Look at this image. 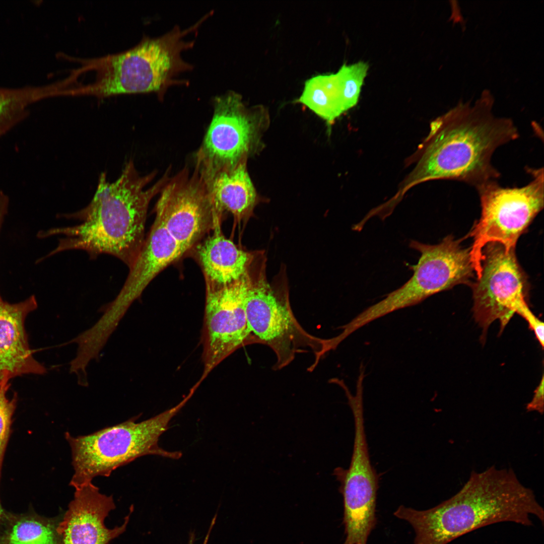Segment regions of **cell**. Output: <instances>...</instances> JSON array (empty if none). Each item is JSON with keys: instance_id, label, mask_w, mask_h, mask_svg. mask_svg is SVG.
<instances>
[{"instance_id": "7c38bea8", "label": "cell", "mask_w": 544, "mask_h": 544, "mask_svg": "<svg viewBox=\"0 0 544 544\" xmlns=\"http://www.w3.org/2000/svg\"><path fill=\"white\" fill-rule=\"evenodd\" d=\"M249 274L229 285L206 283L204 370L201 382L218 365L239 348L256 343L245 311Z\"/></svg>"}, {"instance_id": "3957f363", "label": "cell", "mask_w": 544, "mask_h": 544, "mask_svg": "<svg viewBox=\"0 0 544 544\" xmlns=\"http://www.w3.org/2000/svg\"><path fill=\"white\" fill-rule=\"evenodd\" d=\"M394 515L414 528V544H448L482 527L500 522L531 526V517L544 522V510L534 492L511 468L491 466L472 471L462 488L434 507L417 510L400 505Z\"/></svg>"}, {"instance_id": "8992f818", "label": "cell", "mask_w": 544, "mask_h": 544, "mask_svg": "<svg viewBox=\"0 0 544 544\" xmlns=\"http://www.w3.org/2000/svg\"><path fill=\"white\" fill-rule=\"evenodd\" d=\"M461 242L451 235L435 245L412 240L409 247L421 254L417 264L411 266L414 272L412 276L400 287L354 318L355 325L361 328L390 313L419 304L456 285L471 286L475 273L470 249L463 248Z\"/></svg>"}, {"instance_id": "44dd1931", "label": "cell", "mask_w": 544, "mask_h": 544, "mask_svg": "<svg viewBox=\"0 0 544 544\" xmlns=\"http://www.w3.org/2000/svg\"><path fill=\"white\" fill-rule=\"evenodd\" d=\"M41 98V88H0V136L25 116L29 104Z\"/></svg>"}, {"instance_id": "ba28073f", "label": "cell", "mask_w": 544, "mask_h": 544, "mask_svg": "<svg viewBox=\"0 0 544 544\" xmlns=\"http://www.w3.org/2000/svg\"><path fill=\"white\" fill-rule=\"evenodd\" d=\"M262 274L254 279L249 276L245 298L248 326L255 343L268 346L275 353V370L288 366L298 354L313 353L315 360L308 369L312 371L326 354V338L311 334L302 327L287 296L276 293Z\"/></svg>"}, {"instance_id": "4fadbf2b", "label": "cell", "mask_w": 544, "mask_h": 544, "mask_svg": "<svg viewBox=\"0 0 544 544\" xmlns=\"http://www.w3.org/2000/svg\"><path fill=\"white\" fill-rule=\"evenodd\" d=\"M355 424L353 451L348 469L338 467L333 474L341 484L344 500L345 527L352 531L368 530L376 524L378 476L372 466L366 438L364 411L353 412Z\"/></svg>"}, {"instance_id": "8fae6325", "label": "cell", "mask_w": 544, "mask_h": 544, "mask_svg": "<svg viewBox=\"0 0 544 544\" xmlns=\"http://www.w3.org/2000/svg\"><path fill=\"white\" fill-rule=\"evenodd\" d=\"M155 206L156 216L185 253L216 221L221 219L206 184L195 168L190 174L185 167L162 189Z\"/></svg>"}, {"instance_id": "d4e9b609", "label": "cell", "mask_w": 544, "mask_h": 544, "mask_svg": "<svg viewBox=\"0 0 544 544\" xmlns=\"http://www.w3.org/2000/svg\"><path fill=\"white\" fill-rule=\"evenodd\" d=\"M9 207L8 197L4 193L0 191V229L6 215Z\"/></svg>"}, {"instance_id": "ac0fdd59", "label": "cell", "mask_w": 544, "mask_h": 544, "mask_svg": "<svg viewBox=\"0 0 544 544\" xmlns=\"http://www.w3.org/2000/svg\"><path fill=\"white\" fill-rule=\"evenodd\" d=\"M220 222L221 219L216 221L212 234L197 249V255L206 282L222 286L246 277L252 256L224 236Z\"/></svg>"}, {"instance_id": "7402d4cb", "label": "cell", "mask_w": 544, "mask_h": 544, "mask_svg": "<svg viewBox=\"0 0 544 544\" xmlns=\"http://www.w3.org/2000/svg\"><path fill=\"white\" fill-rule=\"evenodd\" d=\"M368 69V64L360 61L351 65L344 64L335 73L345 111L357 104Z\"/></svg>"}, {"instance_id": "e0dca14e", "label": "cell", "mask_w": 544, "mask_h": 544, "mask_svg": "<svg viewBox=\"0 0 544 544\" xmlns=\"http://www.w3.org/2000/svg\"><path fill=\"white\" fill-rule=\"evenodd\" d=\"M244 160L231 168L206 170L195 166L203 178L214 205L221 215L231 213L238 222L246 221L253 213L259 197Z\"/></svg>"}, {"instance_id": "603a6c76", "label": "cell", "mask_w": 544, "mask_h": 544, "mask_svg": "<svg viewBox=\"0 0 544 544\" xmlns=\"http://www.w3.org/2000/svg\"><path fill=\"white\" fill-rule=\"evenodd\" d=\"M9 384L0 386V473L5 448L8 441L16 398L7 395Z\"/></svg>"}, {"instance_id": "5b68a950", "label": "cell", "mask_w": 544, "mask_h": 544, "mask_svg": "<svg viewBox=\"0 0 544 544\" xmlns=\"http://www.w3.org/2000/svg\"><path fill=\"white\" fill-rule=\"evenodd\" d=\"M187 395L175 406L140 422L131 418L87 435L73 436L65 433L71 449L74 474L70 482L73 488L92 482L96 477H108L116 469L146 455H158L178 459L179 451H168L158 445L161 435L171 419L192 396Z\"/></svg>"}, {"instance_id": "484cf974", "label": "cell", "mask_w": 544, "mask_h": 544, "mask_svg": "<svg viewBox=\"0 0 544 544\" xmlns=\"http://www.w3.org/2000/svg\"><path fill=\"white\" fill-rule=\"evenodd\" d=\"M215 518H214V519H213V520L212 521V523H211L212 524H211V526L210 528V531L208 532V534L207 535V536H206V538L205 539L203 544H207V542H208V540L209 537L210 536V532H211V530L212 529V526L215 523ZM189 544H193V536H191Z\"/></svg>"}, {"instance_id": "9a60e30c", "label": "cell", "mask_w": 544, "mask_h": 544, "mask_svg": "<svg viewBox=\"0 0 544 544\" xmlns=\"http://www.w3.org/2000/svg\"><path fill=\"white\" fill-rule=\"evenodd\" d=\"M37 307L34 296L11 303L0 294V385L22 375L46 372L33 357L25 326L27 316Z\"/></svg>"}, {"instance_id": "2e32d148", "label": "cell", "mask_w": 544, "mask_h": 544, "mask_svg": "<svg viewBox=\"0 0 544 544\" xmlns=\"http://www.w3.org/2000/svg\"><path fill=\"white\" fill-rule=\"evenodd\" d=\"M183 254L162 220L156 216L150 232L129 268L128 276L114 300L129 308L151 281Z\"/></svg>"}, {"instance_id": "52a82bcc", "label": "cell", "mask_w": 544, "mask_h": 544, "mask_svg": "<svg viewBox=\"0 0 544 544\" xmlns=\"http://www.w3.org/2000/svg\"><path fill=\"white\" fill-rule=\"evenodd\" d=\"M531 180L520 187H504L497 180L478 187L481 215L469 233L470 249L477 279L481 276L482 250L490 242H498L507 250L515 248L518 239L544 206L543 167L527 168Z\"/></svg>"}, {"instance_id": "5bb4252c", "label": "cell", "mask_w": 544, "mask_h": 544, "mask_svg": "<svg viewBox=\"0 0 544 544\" xmlns=\"http://www.w3.org/2000/svg\"><path fill=\"white\" fill-rule=\"evenodd\" d=\"M74 489V498L57 527L63 544H108L125 531L132 507L121 525L110 529L105 520L115 508L112 496L101 493L92 482Z\"/></svg>"}, {"instance_id": "6da1fadb", "label": "cell", "mask_w": 544, "mask_h": 544, "mask_svg": "<svg viewBox=\"0 0 544 544\" xmlns=\"http://www.w3.org/2000/svg\"><path fill=\"white\" fill-rule=\"evenodd\" d=\"M492 105L486 99L472 107L458 105L432 121L415 154V166L394 198L399 201L410 188L429 180L461 181L476 189L498 180L492 156L519 134L511 119L493 115Z\"/></svg>"}, {"instance_id": "83f0119b", "label": "cell", "mask_w": 544, "mask_h": 544, "mask_svg": "<svg viewBox=\"0 0 544 544\" xmlns=\"http://www.w3.org/2000/svg\"><path fill=\"white\" fill-rule=\"evenodd\" d=\"M3 386V385H0V386Z\"/></svg>"}, {"instance_id": "9c48e42d", "label": "cell", "mask_w": 544, "mask_h": 544, "mask_svg": "<svg viewBox=\"0 0 544 544\" xmlns=\"http://www.w3.org/2000/svg\"><path fill=\"white\" fill-rule=\"evenodd\" d=\"M213 102L212 119L196 154L195 166L206 170L233 168L262 149L269 114L262 106L247 107L242 97L233 91L216 96Z\"/></svg>"}, {"instance_id": "d6986e66", "label": "cell", "mask_w": 544, "mask_h": 544, "mask_svg": "<svg viewBox=\"0 0 544 544\" xmlns=\"http://www.w3.org/2000/svg\"><path fill=\"white\" fill-rule=\"evenodd\" d=\"M59 521L33 513L7 512L0 527V544H63L57 532Z\"/></svg>"}, {"instance_id": "4316f807", "label": "cell", "mask_w": 544, "mask_h": 544, "mask_svg": "<svg viewBox=\"0 0 544 544\" xmlns=\"http://www.w3.org/2000/svg\"><path fill=\"white\" fill-rule=\"evenodd\" d=\"M6 513H7V512H4V511L2 509L1 505V503H0V527H1V525H2V524H3V523L4 521V519H5L6 515Z\"/></svg>"}, {"instance_id": "cb8c5ba5", "label": "cell", "mask_w": 544, "mask_h": 544, "mask_svg": "<svg viewBox=\"0 0 544 544\" xmlns=\"http://www.w3.org/2000/svg\"><path fill=\"white\" fill-rule=\"evenodd\" d=\"M543 399V376L541 381L534 392V395L530 401L526 406L528 412H536L542 415L544 410Z\"/></svg>"}, {"instance_id": "ffe728a7", "label": "cell", "mask_w": 544, "mask_h": 544, "mask_svg": "<svg viewBox=\"0 0 544 544\" xmlns=\"http://www.w3.org/2000/svg\"><path fill=\"white\" fill-rule=\"evenodd\" d=\"M298 102L329 124L345 112L335 74L318 75L307 80Z\"/></svg>"}, {"instance_id": "277c9868", "label": "cell", "mask_w": 544, "mask_h": 544, "mask_svg": "<svg viewBox=\"0 0 544 544\" xmlns=\"http://www.w3.org/2000/svg\"><path fill=\"white\" fill-rule=\"evenodd\" d=\"M184 50L179 36L171 32L145 37L124 52L84 61L82 69L95 72L94 81L65 94L102 97L154 92L162 99L169 86L178 83L175 78L187 70L181 57Z\"/></svg>"}, {"instance_id": "7a4b0ae2", "label": "cell", "mask_w": 544, "mask_h": 544, "mask_svg": "<svg viewBox=\"0 0 544 544\" xmlns=\"http://www.w3.org/2000/svg\"><path fill=\"white\" fill-rule=\"evenodd\" d=\"M169 168L151 187H146L155 178L153 171L141 175L129 160L121 175L114 182L107 181L105 173L99 177L98 187L91 202L68 217L81 223L73 226L53 228L39 234L41 238L60 235L56 248L47 256L63 251L83 250L92 257L101 254L114 256L129 268L145 241L144 232L149 203L160 193L170 177Z\"/></svg>"}, {"instance_id": "30bf717a", "label": "cell", "mask_w": 544, "mask_h": 544, "mask_svg": "<svg viewBox=\"0 0 544 544\" xmlns=\"http://www.w3.org/2000/svg\"><path fill=\"white\" fill-rule=\"evenodd\" d=\"M482 273L471 285L473 316L483 329L484 342L490 324L500 322L502 331L515 313L522 317L530 311L526 301L527 278L519 264L515 248L507 250L498 242L482 250Z\"/></svg>"}]
</instances>
